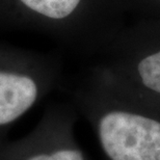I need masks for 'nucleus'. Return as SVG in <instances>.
Segmentation results:
<instances>
[{
  "mask_svg": "<svg viewBox=\"0 0 160 160\" xmlns=\"http://www.w3.org/2000/svg\"><path fill=\"white\" fill-rule=\"evenodd\" d=\"M74 105L92 126L105 160H160V104L92 70L75 91Z\"/></svg>",
  "mask_w": 160,
  "mask_h": 160,
  "instance_id": "1",
  "label": "nucleus"
},
{
  "mask_svg": "<svg viewBox=\"0 0 160 160\" xmlns=\"http://www.w3.org/2000/svg\"><path fill=\"white\" fill-rule=\"evenodd\" d=\"M96 72L130 92L160 104V19L143 18L117 31Z\"/></svg>",
  "mask_w": 160,
  "mask_h": 160,
  "instance_id": "2",
  "label": "nucleus"
},
{
  "mask_svg": "<svg viewBox=\"0 0 160 160\" xmlns=\"http://www.w3.org/2000/svg\"><path fill=\"white\" fill-rule=\"evenodd\" d=\"M21 20L86 43L104 44L118 28L123 0H0Z\"/></svg>",
  "mask_w": 160,
  "mask_h": 160,
  "instance_id": "3",
  "label": "nucleus"
},
{
  "mask_svg": "<svg viewBox=\"0 0 160 160\" xmlns=\"http://www.w3.org/2000/svg\"><path fill=\"white\" fill-rule=\"evenodd\" d=\"M57 78L56 68L39 57L0 48V146L4 133L52 91Z\"/></svg>",
  "mask_w": 160,
  "mask_h": 160,
  "instance_id": "4",
  "label": "nucleus"
},
{
  "mask_svg": "<svg viewBox=\"0 0 160 160\" xmlns=\"http://www.w3.org/2000/svg\"><path fill=\"white\" fill-rule=\"evenodd\" d=\"M75 108L48 107L26 135L0 146V160H88L75 132Z\"/></svg>",
  "mask_w": 160,
  "mask_h": 160,
  "instance_id": "5",
  "label": "nucleus"
},
{
  "mask_svg": "<svg viewBox=\"0 0 160 160\" xmlns=\"http://www.w3.org/2000/svg\"><path fill=\"white\" fill-rule=\"evenodd\" d=\"M124 4L135 8L145 18L160 19V0H123Z\"/></svg>",
  "mask_w": 160,
  "mask_h": 160,
  "instance_id": "6",
  "label": "nucleus"
}]
</instances>
